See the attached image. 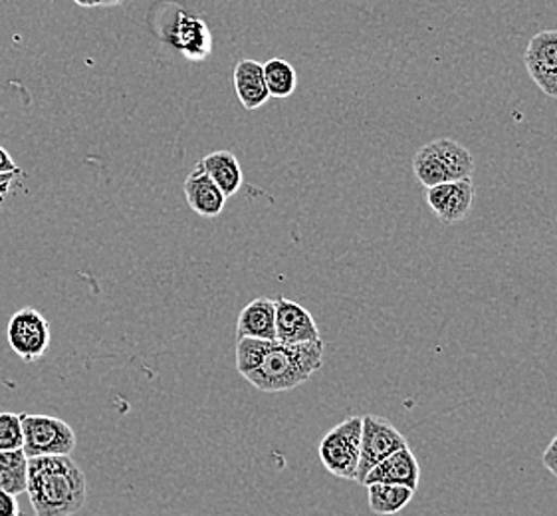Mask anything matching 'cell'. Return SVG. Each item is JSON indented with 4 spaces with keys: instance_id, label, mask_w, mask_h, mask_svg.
Returning <instances> with one entry per match:
<instances>
[{
    "instance_id": "6da1fadb",
    "label": "cell",
    "mask_w": 557,
    "mask_h": 516,
    "mask_svg": "<svg viewBox=\"0 0 557 516\" xmlns=\"http://www.w3.org/2000/svg\"><path fill=\"white\" fill-rule=\"evenodd\" d=\"M323 342L284 344L280 340L236 337V370L264 393L290 392L322 370Z\"/></svg>"
},
{
    "instance_id": "7a4b0ae2",
    "label": "cell",
    "mask_w": 557,
    "mask_h": 516,
    "mask_svg": "<svg viewBox=\"0 0 557 516\" xmlns=\"http://www.w3.org/2000/svg\"><path fill=\"white\" fill-rule=\"evenodd\" d=\"M26 493L36 516H74L88 499V481L70 455L33 457L26 467Z\"/></svg>"
},
{
    "instance_id": "3957f363",
    "label": "cell",
    "mask_w": 557,
    "mask_h": 516,
    "mask_svg": "<svg viewBox=\"0 0 557 516\" xmlns=\"http://www.w3.org/2000/svg\"><path fill=\"white\" fill-rule=\"evenodd\" d=\"M412 171L424 189L448 181L469 180L474 173V156L455 139H435L424 144L412 158Z\"/></svg>"
},
{
    "instance_id": "277c9868",
    "label": "cell",
    "mask_w": 557,
    "mask_h": 516,
    "mask_svg": "<svg viewBox=\"0 0 557 516\" xmlns=\"http://www.w3.org/2000/svg\"><path fill=\"white\" fill-rule=\"evenodd\" d=\"M363 416H351L330 429L318 445V455L327 472L337 479L356 481L361 453Z\"/></svg>"
},
{
    "instance_id": "5b68a950",
    "label": "cell",
    "mask_w": 557,
    "mask_h": 516,
    "mask_svg": "<svg viewBox=\"0 0 557 516\" xmlns=\"http://www.w3.org/2000/svg\"><path fill=\"white\" fill-rule=\"evenodd\" d=\"M23 417L26 459L48 455H72L76 450V431L64 419L45 414H21Z\"/></svg>"
},
{
    "instance_id": "8992f818",
    "label": "cell",
    "mask_w": 557,
    "mask_h": 516,
    "mask_svg": "<svg viewBox=\"0 0 557 516\" xmlns=\"http://www.w3.org/2000/svg\"><path fill=\"white\" fill-rule=\"evenodd\" d=\"M7 340L12 352L23 359L24 364H34L45 358L50 348V324L45 316L34 308H23L14 312L7 328Z\"/></svg>"
},
{
    "instance_id": "52a82bcc",
    "label": "cell",
    "mask_w": 557,
    "mask_h": 516,
    "mask_svg": "<svg viewBox=\"0 0 557 516\" xmlns=\"http://www.w3.org/2000/svg\"><path fill=\"white\" fill-rule=\"evenodd\" d=\"M407 447V439L397 427L387 419L377 416H363L361 426V453H359V467H357V483L366 479L375 465L387 459L391 453Z\"/></svg>"
},
{
    "instance_id": "ba28073f",
    "label": "cell",
    "mask_w": 557,
    "mask_h": 516,
    "mask_svg": "<svg viewBox=\"0 0 557 516\" xmlns=\"http://www.w3.org/2000/svg\"><path fill=\"white\" fill-rule=\"evenodd\" d=\"M474 195L476 187L472 183V177H469L429 187L424 193V199L441 223L455 225L469 217L474 205Z\"/></svg>"
},
{
    "instance_id": "9c48e42d",
    "label": "cell",
    "mask_w": 557,
    "mask_h": 516,
    "mask_svg": "<svg viewBox=\"0 0 557 516\" xmlns=\"http://www.w3.org/2000/svg\"><path fill=\"white\" fill-rule=\"evenodd\" d=\"M524 64L535 86L557 100V30L532 36L525 48Z\"/></svg>"
},
{
    "instance_id": "30bf717a",
    "label": "cell",
    "mask_w": 557,
    "mask_h": 516,
    "mask_svg": "<svg viewBox=\"0 0 557 516\" xmlns=\"http://www.w3.org/2000/svg\"><path fill=\"white\" fill-rule=\"evenodd\" d=\"M276 303V340L284 344H310L322 340L320 328L313 316L290 298H278Z\"/></svg>"
},
{
    "instance_id": "8fae6325",
    "label": "cell",
    "mask_w": 557,
    "mask_h": 516,
    "mask_svg": "<svg viewBox=\"0 0 557 516\" xmlns=\"http://www.w3.org/2000/svg\"><path fill=\"white\" fill-rule=\"evenodd\" d=\"M419 481H421V465L407 445L403 450L391 453L389 457L381 460L380 465H375L366 475L361 484L363 487L373 483L401 484V487H409L417 493Z\"/></svg>"
},
{
    "instance_id": "7c38bea8",
    "label": "cell",
    "mask_w": 557,
    "mask_h": 516,
    "mask_svg": "<svg viewBox=\"0 0 557 516\" xmlns=\"http://www.w3.org/2000/svg\"><path fill=\"white\" fill-rule=\"evenodd\" d=\"M183 192H185V199H187L190 209L195 213L207 217V219L223 213L226 197L216 187V183L207 175V171L201 168V163H197L190 171L189 177L183 185Z\"/></svg>"
},
{
    "instance_id": "4fadbf2b",
    "label": "cell",
    "mask_w": 557,
    "mask_h": 516,
    "mask_svg": "<svg viewBox=\"0 0 557 516\" xmlns=\"http://www.w3.org/2000/svg\"><path fill=\"white\" fill-rule=\"evenodd\" d=\"M171 45L193 62H201L212 52V36L207 23L199 16H178L171 33Z\"/></svg>"
},
{
    "instance_id": "5bb4252c",
    "label": "cell",
    "mask_w": 557,
    "mask_h": 516,
    "mask_svg": "<svg viewBox=\"0 0 557 516\" xmlns=\"http://www.w3.org/2000/svg\"><path fill=\"white\" fill-rule=\"evenodd\" d=\"M233 86L236 96L248 112L262 108L268 100L267 82H264V66L257 60H240L233 72Z\"/></svg>"
},
{
    "instance_id": "9a60e30c",
    "label": "cell",
    "mask_w": 557,
    "mask_h": 516,
    "mask_svg": "<svg viewBox=\"0 0 557 516\" xmlns=\"http://www.w3.org/2000/svg\"><path fill=\"white\" fill-rule=\"evenodd\" d=\"M236 337L276 340V303L270 298H255L246 304L236 322Z\"/></svg>"
},
{
    "instance_id": "2e32d148",
    "label": "cell",
    "mask_w": 557,
    "mask_h": 516,
    "mask_svg": "<svg viewBox=\"0 0 557 516\" xmlns=\"http://www.w3.org/2000/svg\"><path fill=\"white\" fill-rule=\"evenodd\" d=\"M199 163L207 171V175L216 183V187L224 193L226 199L240 192V187L245 183V173H243V168H240L235 153L212 151L209 156H205Z\"/></svg>"
},
{
    "instance_id": "e0dca14e",
    "label": "cell",
    "mask_w": 557,
    "mask_h": 516,
    "mask_svg": "<svg viewBox=\"0 0 557 516\" xmlns=\"http://www.w3.org/2000/svg\"><path fill=\"white\" fill-rule=\"evenodd\" d=\"M414 496L409 487L389 483L368 484L369 508L380 516H391L401 513Z\"/></svg>"
},
{
    "instance_id": "ac0fdd59",
    "label": "cell",
    "mask_w": 557,
    "mask_h": 516,
    "mask_svg": "<svg viewBox=\"0 0 557 516\" xmlns=\"http://www.w3.org/2000/svg\"><path fill=\"white\" fill-rule=\"evenodd\" d=\"M262 66H264V82H267L270 98H278V100L290 98L298 86V74L290 62L282 58H272Z\"/></svg>"
},
{
    "instance_id": "d6986e66",
    "label": "cell",
    "mask_w": 557,
    "mask_h": 516,
    "mask_svg": "<svg viewBox=\"0 0 557 516\" xmlns=\"http://www.w3.org/2000/svg\"><path fill=\"white\" fill-rule=\"evenodd\" d=\"M26 467L28 459L21 451H0V491L26 493Z\"/></svg>"
},
{
    "instance_id": "ffe728a7",
    "label": "cell",
    "mask_w": 557,
    "mask_h": 516,
    "mask_svg": "<svg viewBox=\"0 0 557 516\" xmlns=\"http://www.w3.org/2000/svg\"><path fill=\"white\" fill-rule=\"evenodd\" d=\"M23 445V417L11 411H2L0 414V451H21Z\"/></svg>"
},
{
    "instance_id": "44dd1931",
    "label": "cell",
    "mask_w": 557,
    "mask_h": 516,
    "mask_svg": "<svg viewBox=\"0 0 557 516\" xmlns=\"http://www.w3.org/2000/svg\"><path fill=\"white\" fill-rule=\"evenodd\" d=\"M0 516H23L16 494L0 491Z\"/></svg>"
},
{
    "instance_id": "7402d4cb",
    "label": "cell",
    "mask_w": 557,
    "mask_h": 516,
    "mask_svg": "<svg viewBox=\"0 0 557 516\" xmlns=\"http://www.w3.org/2000/svg\"><path fill=\"white\" fill-rule=\"evenodd\" d=\"M542 463L546 467L547 471L552 472L554 477H557V435L549 441L547 450L542 455Z\"/></svg>"
},
{
    "instance_id": "603a6c76",
    "label": "cell",
    "mask_w": 557,
    "mask_h": 516,
    "mask_svg": "<svg viewBox=\"0 0 557 516\" xmlns=\"http://www.w3.org/2000/svg\"><path fill=\"white\" fill-rule=\"evenodd\" d=\"M23 169L12 171V173H0V197H2V199L11 193L12 187H14V181L18 180V177H23Z\"/></svg>"
},
{
    "instance_id": "cb8c5ba5",
    "label": "cell",
    "mask_w": 557,
    "mask_h": 516,
    "mask_svg": "<svg viewBox=\"0 0 557 516\" xmlns=\"http://www.w3.org/2000/svg\"><path fill=\"white\" fill-rule=\"evenodd\" d=\"M21 168H16L14 159L0 147V173H12V171H18Z\"/></svg>"
},
{
    "instance_id": "d4e9b609",
    "label": "cell",
    "mask_w": 557,
    "mask_h": 516,
    "mask_svg": "<svg viewBox=\"0 0 557 516\" xmlns=\"http://www.w3.org/2000/svg\"><path fill=\"white\" fill-rule=\"evenodd\" d=\"M78 7L84 9H91V7H98V0H74Z\"/></svg>"
},
{
    "instance_id": "484cf974",
    "label": "cell",
    "mask_w": 557,
    "mask_h": 516,
    "mask_svg": "<svg viewBox=\"0 0 557 516\" xmlns=\"http://www.w3.org/2000/svg\"><path fill=\"white\" fill-rule=\"evenodd\" d=\"M122 2H125V0H98V7H117Z\"/></svg>"
},
{
    "instance_id": "4316f807",
    "label": "cell",
    "mask_w": 557,
    "mask_h": 516,
    "mask_svg": "<svg viewBox=\"0 0 557 516\" xmlns=\"http://www.w3.org/2000/svg\"><path fill=\"white\" fill-rule=\"evenodd\" d=\"M0 205H2V197H0Z\"/></svg>"
}]
</instances>
